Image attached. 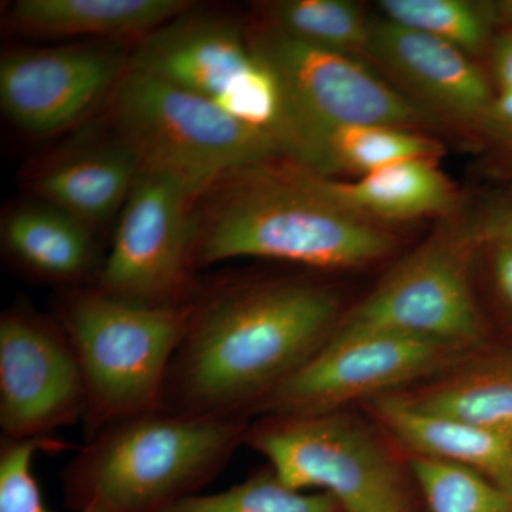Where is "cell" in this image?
Masks as SVG:
<instances>
[{"instance_id": "44dd1931", "label": "cell", "mask_w": 512, "mask_h": 512, "mask_svg": "<svg viewBox=\"0 0 512 512\" xmlns=\"http://www.w3.org/2000/svg\"><path fill=\"white\" fill-rule=\"evenodd\" d=\"M272 28L306 43L356 57L369 50L370 20L348 0H281L266 3Z\"/></svg>"}, {"instance_id": "4fadbf2b", "label": "cell", "mask_w": 512, "mask_h": 512, "mask_svg": "<svg viewBox=\"0 0 512 512\" xmlns=\"http://www.w3.org/2000/svg\"><path fill=\"white\" fill-rule=\"evenodd\" d=\"M116 47L19 50L0 60V106L16 127L49 136L72 126L113 93L127 72Z\"/></svg>"}, {"instance_id": "ac0fdd59", "label": "cell", "mask_w": 512, "mask_h": 512, "mask_svg": "<svg viewBox=\"0 0 512 512\" xmlns=\"http://www.w3.org/2000/svg\"><path fill=\"white\" fill-rule=\"evenodd\" d=\"M3 245L16 265L59 284H76L96 275V245L90 228L52 205L13 212L3 225Z\"/></svg>"}, {"instance_id": "8992f818", "label": "cell", "mask_w": 512, "mask_h": 512, "mask_svg": "<svg viewBox=\"0 0 512 512\" xmlns=\"http://www.w3.org/2000/svg\"><path fill=\"white\" fill-rule=\"evenodd\" d=\"M252 52L275 74L286 106L282 156L309 170L320 134L342 126L419 130L437 120L375 76L356 57L306 45L281 30L252 29Z\"/></svg>"}, {"instance_id": "4dcf8cb0", "label": "cell", "mask_w": 512, "mask_h": 512, "mask_svg": "<svg viewBox=\"0 0 512 512\" xmlns=\"http://www.w3.org/2000/svg\"><path fill=\"white\" fill-rule=\"evenodd\" d=\"M498 8L503 12L505 18L510 19L512 22V0H507V2L501 3Z\"/></svg>"}, {"instance_id": "277c9868", "label": "cell", "mask_w": 512, "mask_h": 512, "mask_svg": "<svg viewBox=\"0 0 512 512\" xmlns=\"http://www.w3.org/2000/svg\"><path fill=\"white\" fill-rule=\"evenodd\" d=\"M194 302L148 306L90 289L73 293L59 325L86 386L84 440L143 414L163 412L165 382L190 326Z\"/></svg>"}, {"instance_id": "7a4b0ae2", "label": "cell", "mask_w": 512, "mask_h": 512, "mask_svg": "<svg viewBox=\"0 0 512 512\" xmlns=\"http://www.w3.org/2000/svg\"><path fill=\"white\" fill-rule=\"evenodd\" d=\"M245 420L167 412L113 424L84 440L62 473L76 512H163L197 494L245 443Z\"/></svg>"}, {"instance_id": "ffe728a7", "label": "cell", "mask_w": 512, "mask_h": 512, "mask_svg": "<svg viewBox=\"0 0 512 512\" xmlns=\"http://www.w3.org/2000/svg\"><path fill=\"white\" fill-rule=\"evenodd\" d=\"M441 156L439 141L416 130L390 126H342L320 134L308 171L323 177L362 175L402 161Z\"/></svg>"}, {"instance_id": "f546056e", "label": "cell", "mask_w": 512, "mask_h": 512, "mask_svg": "<svg viewBox=\"0 0 512 512\" xmlns=\"http://www.w3.org/2000/svg\"><path fill=\"white\" fill-rule=\"evenodd\" d=\"M478 238L490 244L510 242L512 244V208L491 214L477 229Z\"/></svg>"}, {"instance_id": "484cf974", "label": "cell", "mask_w": 512, "mask_h": 512, "mask_svg": "<svg viewBox=\"0 0 512 512\" xmlns=\"http://www.w3.org/2000/svg\"><path fill=\"white\" fill-rule=\"evenodd\" d=\"M64 443L49 439L0 443V512H52L37 483L33 461L36 454L63 450Z\"/></svg>"}, {"instance_id": "603a6c76", "label": "cell", "mask_w": 512, "mask_h": 512, "mask_svg": "<svg viewBox=\"0 0 512 512\" xmlns=\"http://www.w3.org/2000/svg\"><path fill=\"white\" fill-rule=\"evenodd\" d=\"M384 19L457 47L473 59L491 46L488 8L467 0H382Z\"/></svg>"}, {"instance_id": "83f0119b", "label": "cell", "mask_w": 512, "mask_h": 512, "mask_svg": "<svg viewBox=\"0 0 512 512\" xmlns=\"http://www.w3.org/2000/svg\"><path fill=\"white\" fill-rule=\"evenodd\" d=\"M491 57L498 89L504 94H512V30L494 37L491 42Z\"/></svg>"}, {"instance_id": "9a60e30c", "label": "cell", "mask_w": 512, "mask_h": 512, "mask_svg": "<svg viewBox=\"0 0 512 512\" xmlns=\"http://www.w3.org/2000/svg\"><path fill=\"white\" fill-rule=\"evenodd\" d=\"M292 171L309 190L375 224L447 215L460 204L457 188L429 158L402 161L353 180L323 177L296 165Z\"/></svg>"}, {"instance_id": "5bb4252c", "label": "cell", "mask_w": 512, "mask_h": 512, "mask_svg": "<svg viewBox=\"0 0 512 512\" xmlns=\"http://www.w3.org/2000/svg\"><path fill=\"white\" fill-rule=\"evenodd\" d=\"M367 56L382 63L434 117L481 131L495 94L457 47L387 19L370 22Z\"/></svg>"}, {"instance_id": "52a82bcc", "label": "cell", "mask_w": 512, "mask_h": 512, "mask_svg": "<svg viewBox=\"0 0 512 512\" xmlns=\"http://www.w3.org/2000/svg\"><path fill=\"white\" fill-rule=\"evenodd\" d=\"M127 70L210 100L275 141L284 130L281 84L229 20L185 12L144 36Z\"/></svg>"}, {"instance_id": "d6986e66", "label": "cell", "mask_w": 512, "mask_h": 512, "mask_svg": "<svg viewBox=\"0 0 512 512\" xmlns=\"http://www.w3.org/2000/svg\"><path fill=\"white\" fill-rule=\"evenodd\" d=\"M185 0H19L10 19L46 36H147L183 15Z\"/></svg>"}, {"instance_id": "7c38bea8", "label": "cell", "mask_w": 512, "mask_h": 512, "mask_svg": "<svg viewBox=\"0 0 512 512\" xmlns=\"http://www.w3.org/2000/svg\"><path fill=\"white\" fill-rule=\"evenodd\" d=\"M456 348L393 330L340 326L262 410L276 416L333 412L429 372Z\"/></svg>"}, {"instance_id": "5b68a950", "label": "cell", "mask_w": 512, "mask_h": 512, "mask_svg": "<svg viewBox=\"0 0 512 512\" xmlns=\"http://www.w3.org/2000/svg\"><path fill=\"white\" fill-rule=\"evenodd\" d=\"M121 143L143 168L178 178L195 198L282 156L271 134L217 104L127 70L111 93Z\"/></svg>"}, {"instance_id": "4316f807", "label": "cell", "mask_w": 512, "mask_h": 512, "mask_svg": "<svg viewBox=\"0 0 512 512\" xmlns=\"http://www.w3.org/2000/svg\"><path fill=\"white\" fill-rule=\"evenodd\" d=\"M481 133L512 153V94H495Z\"/></svg>"}, {"instance_id": "ba28073f", "label": "cell", "mask_w": 512, "mask_h": 512, "mask_svg": "<svg viewBox=\"0 0 512 512\" xmlns=\"http://www.w3.org/2000/svg\"><path fill=\"white\" fill-rule=\"evenodd\" d=\"M245 441L292 490H322L346 512H403L393 464L365 431L338 414H272L248 427Z\"/></svg>"}, {"instance_id": "f1b7e54d", "label": "cell", "mask_w": 512, "mask_h": 512, "mask_svg": "<svg viewBox=\"0 0 512 512\" xmlns=\"http://www.w3.org/2000/svg\"><path fill=\"white\" fill-rule=\"evenodd\" d=\"M494 245L493 274L495 286L503 301L512 308V244Z\"/></svg>"}, {"instance_id": "8fae6325", "label": "cell", "mask_w": 512, "mask_h": 512, "mask_svg": "<svg viewBox=\"0 0 512 512\" xmlns=\"http://www.w3.org/2000/svg\"><path fill=\"white\" fill-rule=\"evenodd\" d=\"M86 386L72 343L59 323L26 309L0 318L2 439H49L84 417Z\"/></svg>"}, {"instance_id": "d4e9b609", "label": "cell", "mask_w": 512, "mask_h": 512, "mask_svg": "<svg viewBox=\"0 0 512 512\" xmlns=\"http://www.w3.org/2000/svg\"><path fill=\"white\" fill-rule=\"evenodd\" d=\"M412 471L430 512H512V497L470 468L417 456Z\"/></svg>"}, {"instance_id": "9c48e42d", "label": "cell", "mask_w": 512, "mask_h": 512, "mask_svg": "<svg viewBox=\"0 0 512 512\" xmlns=\"http://www.w3.org/2000/svg\"><path fill=\"white\" fill-rule=\"evenodd\" d=\"M194 198L173 175L143 168L121 208L96 288L141 305L191 302L200 235Z\"/></svg>"}, {"instance_id": "7402d4cb", "label": "cell", "mask_w": 512, "mask_h": 512, "mask_svg": "<svg viewBox=\"0 0 512 512\" xmlns=\"http://www.w3.org/2000/svg\"><path fill=\"white\" fill-rule=\"evenodd\" d=\"M412 402L427 412L468 421L512 439V360L461 376Z\"/></svg>"}, {"instance_id": "30bf717a", "label": "cell", "mask_w": 512, "mask_h": 512, "mask_svg": "<svg viewBox=\"0 0 512 512\" xmlns=\"http://www.w3.org/2000/svg\"><path fill=\"white\" fill-rule=\"evenodd\" d=\"M477 231L443 232L403 259L343 322L393 330L447 345L473 342L481 319L468 282V247Z\"/></svg>"}, {"instance_id": "3957f363", "label": "cell", "mask_w": 512, "mask_h": 512, "mask_svg": "<svg viewBox=\"0 0 512 512\" xmlns=\"http://www.w3.org/2000/svg\"><path fill=\"white\" fill-rule=\"evenodd\" d=\"M241 177L198 235V268L261 258L339 271L373 264L396 248L392 232L309 190L292 168L262 167Z\"/></svg>"}, {"instance_id": "6da1fadb", "label": "cell", "mask_w": 512, "mask_h": 512, "mask_svg": "<svg viewBox=\"0 0 512 512\" xmlns=\"http://www.w3.org/2000/svg\"><path fill=\"white\" fill-rule=\"evenodd\" d=\"M192 302L163 412L211 420L262 410L329 339L339 309L335 293L308 282L228 286Z\"/></svg>"}, {"instance_id": "e0dca14e", "label": "cell", "mask_w": 512, "mask_h": 512, "mask_svg": "<svg viewBox=\"0 0 512 512\" xmlns=\"http://www.w3.org/2000/svg\"><path fill=\"white\" fill-rule=\"evenodd\" d=\"M141 170L136 154L119 141L52 165L37 178L35 190L90 228L123 208Z\"/></svg>"}, {"instance_id": "2e32d148", "label": "cell", "mask_w": 512, "mask_h": 512, "mask_svg": "<svg viewBox=\"0 0 512 512\" xmlns=\"http://www.w3.org/2000/svg\"><path fill=\"white\" fill-rule=\"evenodd\" d=\"M379 419L421 457L476 471L512 497V439L468 421L427 412L410 399L382 397Z\"/></svg>"}, {"instance_id": "cb8c5ba5", "label": "cell", "mask_w": 512, "mask_h": 512, "mask_svg": "<svg viewBox=\"0 0 512 512\" xmlns=\"http://www.w3.org/2000/svg\"><path fill=\"white\" fill-rule=\"evenodd\" d=\"M339 508L328 494L292 490L268 468L221 493L183 498L163 512H336Z\"/></svg>"}]
</instances>
